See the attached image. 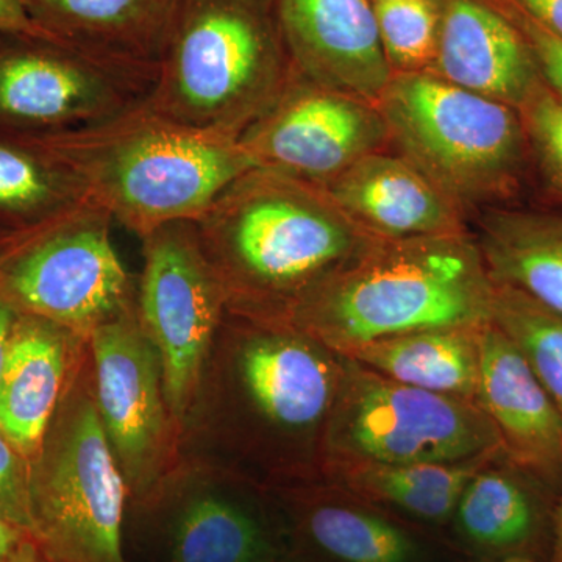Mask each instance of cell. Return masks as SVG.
I'll use <instances>...</instances> for the list:
<instances>
[{
    "label": "cell",
    "mask_w": 562,
    "mask_h": 562,
    "mask_svg": "<svg viewBox=\"0 0 562 562\" xmlns=\"http://www.w3.org/2000/svg\"><path fill=\"white\" fill-rule=\"evenodd\" d=\"M347 358L283 321L227 313L183 425L181 457L266 487L319 482Z\"/></svg>",
    "instance_id": "1"
},
{
    "label": "cell",
    "mask_w": 562,
    "mask_h": 562,
    "mask_svg": "<svg viewBox=\"0 0 562 562\" xmlns=\"http://www.w3.org/2000/svg\"><path fill=\"white\" fill-rule=\"evenodd\" d=\"M227 313L283 321L379 238L316 184L257 168L233 181L194 221Z\"/></svg>",
    "instance_id": "2"
},
{
    "label": "cell",
    "mask_w": 562,
    "mask_h": 562,
    "mask_svg": "<svg viewBox=\"0 0 562 562\" xmlns=\"http://www.w3.org/2000/svg\"><path fill=\"white\" fill-rule=\"evenodd\" d=\"M494 290L469 233L376 239L310 292L286 322L347 357L405 333L487 324Z\"/></svg>",
    "instance_id": "3"
},
{
    "label": "cell",
    "mask_w": 562,
    "mask_h": 562,
    "mask_svg": "<svg viewBox=\"0 0 562 562\" xmlns=\"http://www.w3.org/2000/svg\"><path fill=\"white\" fill-rule=\"evenodd\" d=\"M35 143L72 172L88 201L139 238L198 221L233 181L258 168L238 139L183 127L146 103L91 131Z\"/></svg>",
    "instance_id": "4"
},
{
    "label": "cell",
    "mask_w": 562,
    "mask_h": 562,
    "mask_svg": "<svg viewBox=\"0 0 562 562\" xmlns=\"http://www.w3.org/2000/svg\"><path fill=\"white\" fill-rule=\"evenodd\" d=\"M294 72L277 0H180L146 105L183 127L239 139Z\"/></svg>",
    "instance_id": "5"
},
{
    "label": "cell",
    "mask_w": 562,
    "mask_h": 562,
    "mask_svg": "<svg viewBox=\"0 0 562 562\" xmlns=\"http://www.w3.org/2000/svg\"><path fill=\"white\" fill-rule=\"evenodd\" d=\"M387 138L462 211L519 188L527 139L519 111L430 70L395 72L375 103Z\"/></svg>",
    "instance_id": "6"
},
{
    "label": "cell",
    "mask_w": 562,
    "mask_h": 562,
    "mask_svg": "<svg viewBox=\"0 0 562 562\" xmlns=\"http://www.w3.org/2000/svg\"><path fill=\"white\" fill-rule=\"evenodd\" d=\"M128 490L95 405L90 347L31 461L32 536L57 562H127Z\"/></svg>",
    "instance_id": "7"
},
{
    "label": "cell",
    "mask_w": 562,
    "mask_h": 562,
    "mask_svg": "<svg viewBox=\"0 0 562 562\" xmlns=\"http://www.w3.org/2000/svg\"><path fill=\"white\" fill-rule=\"evenodd\" d=\"M160 562L288 560L271 490L210 458L183 454L149 494L128 505Z\"/></svg>",
    "instance_id": "8"
},
{
    "label": "cell",
    "mask_w": 562,
    "mask_h": 562,
    "mask_svg": "<svg viewBox=\"0 0 562 562\" xmlns=\"http://www.w3.org/2000/svg\"><path fill=\"white\" fill-rule=\"evenodd\" d=\"M494 453H503L501 439L475 402L394 382L347 358L325 464L458 462Z\"/></svg>",
    "instance_id": "9"
},
{
    "label": "cell",
    "mask_w": 562,
    "mask_h": 562,
    "mask_svg": "<svg viewBox=\"0 0 562 562\" xmlns=\"http://www.w3.org/2000/svg\"><path fill=\"white\" fill-rule=\"evenodd\" d=\"M113 217L88 202L0 251V294L20 313L88 338L136 301L111 239Z\"/></svg>",
    "instance_id": "10"
},
{
    "label": "cell",
    "mask_w": 562,
    "mask_h": 562,
    "mask_svg": "<svg viewBox=\"0 0 562 562\" xmlns=\"http://www.w3.org/2000/svg\"><path fill=\"white\" fill-rule=\"evenodd\" d=\"M155 81L63 41L0 32V133L43 140L91 131L143 106Z\"/></svg>",
    "instance_id": "11"
},
{
    "label": "cell",
    "mask_w": 562,
    "mask_h": 562,
    "mask_svg": "<svg viewBox=\"0 0 562 562\" xmlns=\"http://www.w3.org/2000/svg\"><path fill=\"white\" fill-rule=\"evenodd\" d=\"M140 239L144 268L136 310L160 353L166 398L183 435L227 303L194 221L161 225Z\"/></svg>",
    "instance_id": "12"
},
{
    "label": "cell",
    "mask_w": 562,
    "mask_h": 562,
    "mask_svg": "<svg viewBox=\"0 0 562 562\" xmlns=\"http://www.w3.org/2000/svg\"><path fill=\"white\" fill-rule=\"evenodd\" d=\"M95 405L128 490V505L181 460V428L165 391L160 353L136 301L88 336Z\"/></svg>",
    "instance_id": "13"
},
{
    "label": "cell",
    "mask_w": 562,
    "mask_h": 562,
    "mask_svg": "<svg viewBox=\"0 0 562 562\" xmlns=\"http://www.w3.org/2000/svg\"><path fill=\"white\" fill-rule=\"evenodd\" d=\"M258 168L324 187L390 143L375 103L294 72L271 109L238 139Z\"/></svg>",
    "instance_id": "14"
},
{
    "label": "cell",
    "mask_w": 562,
    "mask_h": 562,
    "mask_svg": "<svg viewBox=\"0 0 562 562\" xmlns=\"http://www.w3.org/2000/svg\"><path fill=\"white\" fill-rule=\"evenodd\" d=\"M271 492L292 562H443L438 542L424 528L331 484H292Z\"/></svg>",
    "instance_id": "15"
},
{
    "label": "cell",
    "mask_w": 562,
    "mask_h": 562,
    "mask_svg": "<svg viewBox=\"0 0 562 562\" xmlns=\"http://www.w3.org/2000/svg\"><path fill=\"white\" fill-rule=\"evenodd\" d=\"M292 66L305 79L376 103L392 70L373 0H277Z\"/></svg>",
    "instance_id": "16"
},
{
    "label": "cell",
    "mask_w": 562,
    "mask_h": 562,
    "mask_svg": "<svg viewBox=\"0 0 562 562\" xmlns=\"http://www.w3.org/2000/svg\"><path fill=\"white\" fill-rule=\"evenodd\" d=\"M475 403L501 439L506 461L546 483L562 480V416L516 344L487 322L479 331Z\"/></svg>",
    "instance_id": "17"
},
{
    "label": "cell",
    "mask_w": 562,
    "mask_h": 562,
    "mask_svg": "<svg viewBox=\"0 0 562 562\" xmlns=\"http://www.w3.org/2000/svg\"><path fill=\"white\" fill-rule=\"evenodd\" d=\"M428 70L516 110L542 80L519 25L487 0H442L438 44Z\"/></svg>",
    "instance_id": "18"
},
{
    "label": "cell",
    "mask_w": 562,
    "mask_h": 562,
    "mask_svg": "<svg viewBox=\"0 0 562 562\" xmlns=\"http://www.w3.org/2000/svg\"><path fill=\"white\" fill-rule=\"evenodd\" d=\"M355 225L379 239L468 233L464 211L402 155H366L322 187Z\"/></svg>",
    "instance_id": "19"
},
{
    "label": "cell",
    "mask_w": 562,
    "mask_h": 562,
    "mask_svg": "<svg viewBox=\"0 0 562 562\" xmlns=\"http://www.w3.org/2000/svg\"><path fill=\"white\" fill-rule=\"evenodd\" d=\"M88 338L55 322L20 313L0 376V431L31 462Z\"/></svg>",
    "instance_id": "20"
},
{
    "label": "cell",
    "mask_w": 562,
    "mask_h": 562,
    "mask_svg": "<svg viewBox=\"0 0 562 562\" xmlns=\"http://www.w3.org/2000/svg\"><path fill=\"white\" fill-rule=\"evenodd\" d=\"M52 38L132 68L158 74L180 0H24Z\"/></svg>",
    "instance_id": "21"
},
{
    "label": "cell",
    "mask_w": 562,
    "mask_h": 562,
    "mask_svg": "<svg viewBox=\"0 0 562 562\" xmlns=\"http://www.w3.org/2000/svg\"><path fill=\"white\" fill-rule=\"evenodd\" d=\"M501 454L422 464L328 462L319 482L331 484L417 527L442 528L449 527L469 480L487 461Z\"/></svg>",
    "instance_id": "22"
},
{
    "label": "cell",
    "mask_w": 562,
    "mask_h": 562,
    "mask_svg": "<svg viewBox=\"0 0 562 562\" xmlns=\"http://www.w3.org/2000/svg\"><path fill=\"white\" fill-rule=\"evenodd\" d=\"M522 473L501 454L469 480L449 524L458 552L473 562L525 558L541 513Z\"/></svg>",
    "instance_id": "23"
},
{
    "label": "cell",
    "mask_w": 562,
    "mask_h": 562,
    "mask_svg": "<svg viewBox=\"0 0 562 562\" xmlns=\"http://www.w3.org/2000/svg\"><path fill=\"white\" fill-rule=\"evenodd\" d=\"M491 280L562 316V213L492 210L475 238Z\"/></svg>",
    "instance_id": "24"
},
{
    "label": "cell",
    "mask_w": 562,
    "mask_h": 562,
    "mask_svg": "<svg viewBox=\"0 0 562 562\" xmlns=\"http://www.w3.org/2000/svg\"><path fill=\"white\" fill-rule=\"evenodd\" d=\"M482 327L405 333L368 344L346 358L394 382L475 402Z\"/></svg>",
    "instance_id": "25"
},
{
    "label": "cell",
    "mask_w": 562,
    "mask_h": 562,
    "mask_svg": "<svg viewBox=\"0 0 562 562\" xmlns=\"http://www.w3.org/2000/svg\"><path fill=\"white\" fill-rule=\"evenodd\" d=\"M88 202L79 180L46 147L0 133V231L27 235Z\"/></svg>",
    "instance_id": "26"
},
{
    "label": "cell",
    "mask_w": 562,
    "mask_h": 562,
    "mask_svg": "<svg viewBox=\"0 0 562 562\" xmlns=\"http://www.w3.org/2000/svg\"><path fill=\"white\" fill-rule=\"evenodd\" d=\"M492 322L516 344L562 416L561 314L524 292L495 284Z\"/></svg>",
    "instance_id": "27"
},
{
    "label": "cell",
    "mask_w": 562,
    "mask_h": 562,
    "mask_svg": "<svg viewBox=\"0 0 562 562\" xmlns=\"http://www.w3.org/2000/svg\"><path fill=\"white\" fill-rule=\"evenodd\" d=\"M373 2L384 55L394 74L430 69L438 44V3L432 0Z\"/></svg>",
    "instance_id": "28"
},
{
    "label": "cell",
    "mask_w": 562,
    "mask_h": 562,
    "mask_svg": "<svg viewBox=\"0 0 562 562\" xmlns=\"http://www.w3.org/2000/svg\"><path fill=\"white\" fill-rule=\"evenodd\" d=\"M542 179L562 201V98L541 80L517 110Z\"/></svg>",
    "instance_id": "29"
},
{
    "label": "cell",
    "mask_w": 562,
    "mask_h": 562,
    "mask_svg": "<svg viewBox=\"0 0 562 562\" xmlns=\"http://www.w3.org/2000/svg\"><path fill=\"white\" fill-rule=\"evenodd\" d=\"M0 517L32 535L31 462L0 431Z\"/></svg>",
    "instance_id": "30"
},
{
    "label": "cell",
    "mask_w": 562,
    "mask_h": 562,
    "mask_svg": "<svg viewBox=\"0 0 562 562\" xmlns=\"http://www.w3.org/2000/svg\"><path fill=\"white\" fill-rule=\"evenodd\" d=\"M505 10L530 44L542 80L562 98V40L506 2Z\"/></svg>",
    "instance_id": "31"
},
{
    "label": "cell",
    "mask_w": 562,
    "mask_h": 562,
    "mask_svg": "<svg viewBox=\"0 0 562 562\" xmlns=\"http://www.w3.org/2000/svg\"><path fill=\"white\" fill-rule=\"evenodd\" d=\"M506 2L562 40V0H506Z\"/></svg>",
    "instance_id": "32"
},
{
    "label": "cell",
    "mask_w": 562,
    "mask_h": 562,
    "mask_svg": "<svg viewBox=\"0 0 562 562\" xmlns=\"http://www.w3.org/2000/svg\"><path fill=\"white\" fill-rule=\"evenodd\" d=\"M0 32L25 33V35L52 38L32 20L24 0H0Z\"/></svg>",
    "instance_id": "33"
},
{
    "label": "cell",
    "mask_w": 562,
    "mask_h": 562,
    "mask_svg": "<svg viewBox=\"0 0 562 562\" xmlns=\"http://www.w3.org/2000/svg\"><path fill=\"white\" fill-rule=\"evenodd\" d=\"M33 542L32 535L0 517V562H10Z\"/></svg>",
    "instance_id": "34"
},
{
    "label": "cell",
    "mask_w": 562,
    "mask_h": 562,
    "mask_svg": "<svg viewBox=\"0 0 562 562\" xmlns=\"http://www.w3.org/2000/svg\"><path fill=\"white\" fill-rule=\"evenodd\" d=\"M18 316H20V312L0 294V376H2L3 366L9 357L11 335H13L14 322Z\"/></svg>",
    "instance_id": "35"
},
{
    "label": "cell",
    "mask_w": 562,
    "mask_h": 562,
    "mask_svg": "<svg viewBox=\"0 0 562 562\" xmlns=\"http://www.w3.org/2000/svg\"><path fill=\"white\" fill-rule=\"evenodd\" d=\"M560 486V498H558L557 514H554V539L552 562H562V480Z\"/></svg>",
    "instance_id": "36"
},
{
    "label": "cell",
    "mask_w": 562,
    "mask_h": 562,
    "mask_svg": "<svg viewBox=\"0 0 562 562\" xmlns=\"http://www.w3.org/2000/svg\"><path fill=\"white\" fill-rule=\"evenodd\" d=\"M10 562H57L52 560L49 554L44 552L38 546V542H33L31 546L25 547L18 557H14Z\"/></svg>",
    "instance_id": "37"
},
{
    "label": "cell",
    "mask_w": 562,
    "mask_h": 562,
    "mask_svg": "<svg viewBox=\"0 0 562 562\" xmlns=\"http://www.w3.org/2000/svg\"><path fill=\"white\" fill-rule=\"evenodd\" d=\"M24 235H11V233L0 231V251L5 250L10 244L18 241Z\"/></svg>",
    "instance_id": "38"
},
{
    "label": "cell",
    "mask_w": 562,
    "mask_h": 562,
    "mask_svg": "<svg viewBox=\"0 0 562 562\" xmlns=\"http://www.w3.org/2000/svg\"><path fill=\"white\" fill-rule=\"evenodd\" d=\"M280 562H292L291 560H283V561H280Z\"/></svg>",
    "instance_id": "39"
}]
</instances>
